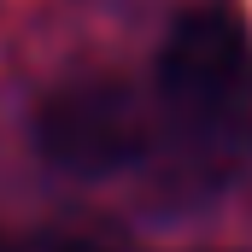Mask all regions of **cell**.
Listing matches in <instances>:
<instances>
[{"mask_svg": "<svg viewBox=\"0 0 252 252\" xmlns=\"http://www.w3.org/2000/svg\"><path fill=\"white\" fill-rule=\"evenodd\" d=\"M164 141L199 158L252 153V41L229 12H182L153 59Z\"/></svg>", "mask_w": 252, "mask_h": 252, "instance_id": "6da1fadb", "label": "cell"}, {"mask_svg": "<svg viewBox=\"0 0 252 252\" xmlns=\"http://www.w3.org/2000/svg\"><path fill=\"white\" fill-rule=\"evenodd\" d=\"M0 252H100L94 241H76V235H24V241H6L0 235Z\"/></svg>", "mask_w": 252, "mask_h": 252, "instance_id": "3957f363", "label": "cell"}, {"mask_svg": "<svg viewBox=\"0 0 252 252\" xmlns=\"http://www.w3.org/2000/svg\"><path fill=\"white\" fill-rule=\"evenodd\" d=\"M158 141H164L158 106L141 100L129 82H106V76L64 82L35 106L41 158L64 176H82V182H106V176L147 164Z\"/></svg>", "mask_w": 252, "mask_h": 252, "instance_id": "7a4b0ae2", "label": "cell"}]
</instances>
